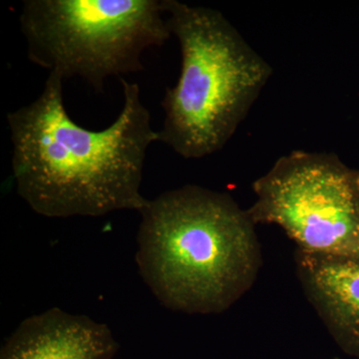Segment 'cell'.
Listing matches in <instances>:
<instances>
[{
    "instance_id": "obj_7",
    "label": "cell",
    "mask_w": 359,
    "mask_h": 359,
    "mask_svg": "<svg viewBox=\"0 0 359 359\" xmlns=\"http://www.w3.org/2000/svg\"><path fill=\"white\" fill-rule=\"evenodd\" d=\"M304 294L346 354L359 358V256L337 257L297 250Z\"/></svg>"
},
{
    "instance_id": "obj_5",
    "label": "cell",
    "mask_w": 359,
    "mask_h": 359,
    "mask_svg": "<svg viewBox=\"0 0 359 359\" xmlns=\"http://www.w3.org/2000/svg\"><path fill=\"white\" fill-rule=\"evenodd\" d=\"M255 224L280 226L297 250L359 256V170L332 153L292 151L252 184Z\"/></svg>"
},
{
    "instance_id": "obj_1",
    "label": "cell",
    "mask_w": 359,
    "mask_h": 359,
    "mask_svg": "<svg viewBox=\"0 0 359 359\" xmlns=\"http://www.w3.org/2000/svg\"><path fill=\"white\" fill-rule=\"evenodd\" d=\"M63 78L49 73L36 100L7 114L18 195L47 218L140 212L144 163L159 141L138 84L120 79L124 104L107 128L93 131L71 119Z\"/></svg>"
},
{
    "instance_id": "obj_3",
    "label": "cell",
    "mask_w": 359,
    "mask_h": 359,
    "mask_svg": "<svg viewBox=\"0 0 359 359\" xmlns=\"http://www.w3.org/2000/svg\"><path fill=\"white\" fill-rule=\"evenodd\" d=\"M164 6L182 65L163 98L159 141L185 159H201L231 140L273 69L221 11L176 0Z\"/></svg>"
},
{
    "instance_id": "obj_2",
    "label": "cell",
    "mask_w": 359,
    "mask_h": 359,
    "mask_svg": "<svg viewBox=\"0 0 359 359\" xmlns=\"http://www.w3.org/2000/svg\"><path fill=\"white\" fill-rule=\"evenodd\" d=\"M136 263L165 308L222 313L247 294L261 271L257 224L229 194L187 185L147 200Z\"/></svg>"
},
{
    "instance_id": "obj_4",
    "label": "cell",
    "mask_w": 359,
    "mask_h": 359,
    "mask_svg": "<svg viewBox=\"0 0 359 359\" xmlns=\"http://www.w3.org/2000/svg\"><path fill=\"white\" fill-rule=\"evenodd\" d=\"M164 13V0H26L20 21L32 62L101 93L108 78L143 69V52L169 39Z\"/></svg>"
},
{
    "instance_id": "obj_6",
    "label": "cell",
    "mask_w": 359,
    "mask_h": 359,
    "mask_svg": "<svg viewBox=\"0 0 359 359\" xmlns=\"http://www.w3.org/2000/svg\"><path fill=\"white\" fill-rule=\"evenodd\" d=\"M119 346L105 323L58 308L25 318L0 359H113Z\"/></svg>"
}]
</instances>
